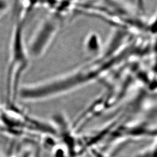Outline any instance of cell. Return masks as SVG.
I'll return each instance as SVG.
<instances>
[{
    "mask_svg": "<svg viewBox=\"0 0 157 157\" xmlns=\"http://www.w3.org/2000/svg\"><path fill=\"white\" fill-rule=\"evenodd\" d=\"M2 109V107L1 105H0V117H1V114Z\"/></svg>",
    "mask_w": 157,
    "mask_h": 157,
    "instance_id": "5b68a950",
    "label": "cell"
},
{
    "mask_svg": "<svg viewBox=\"0 0 157 157\" xmlns=\"http://www.w3.org/2000/svg\"><path fill=\"white\" fill-rule=\"evenodd\" d=\"M8 9V3L7 0H0V18L4 15Z\"/></svg>",
    "mask_w": 157,
    "mask_h": 157,
    "instance_id": "277c9868",
    "label": "cell"
},
{
    "mask_svg": "<svg viewBox=\"0 0 157 157\" xmlns=\"http://www.w3.org/2000/svg\"><path fill=\"white\" fill-rule=\"evenodd\" d=\"M26 17L17 14L11 37L9 58L6 73V94L9 106H17L21 80L31 60L24 39Z\"/></svg>",
    "mask_w": 157,
    "mask_h": 157,
    "instance_id": "6da1fadb",
    "label": "cell"
},
{
    "mask_svg": "<svg viewBox=\"0 0 157 157\" xmlns=\"http://www.w3.org/2000/svg\"><path fill=\"white\" fill-rule=\"evenodd\" d=\"M57 21L55 17H48L38 25L27 44L31 59H38L47 51L57 33L59 29Z\"/></svg>",
    "mask_w": 157,
    "mask_h": 157,
    "instance_id": "7a4b0ae2",
    "label": "cell"
},
{
    "mask_svg": "<svg viewBox=\"0 0 157 157\" xmlns=\"http://www.w3.org/2000/svg\"><path fill=\"white\" fill-rule=\"evenodd\" d=\"M100 46V39L97 34H90L87 37L85 47L88 52L90 53H96L98 51Z\"/></svg>",
    "mask_w": 157,
    "mask_h": 157,
    "instance_id": "3957f363",
    "label": "cell"
}]
</instances>
